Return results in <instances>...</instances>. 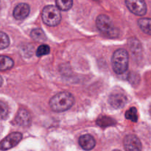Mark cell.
<instances>
[{
    "label": "cell",
    "mask_w": 151,
    "mask_h": 151,
    "mask_svg": "<svg viewBox=\"0 0 151 151\" xmlns=\"http://www.w3.org/2000/svg\"><path fill=\"white\" fill-rule=\"evenodd\" d=\"M75 103L73 95L69 92H60L55 94L50 101V106L55 112H63L69 110Z\"/></svg>",
    "instance_id": "1"
},
{
    "label": "cell",
    "mask_w": 151,
    "mask_h": 151,
    "mask_svg": "<svg viewBox=\"0 0 151 151\" xmlns=\"http://www.w3.org/2000/svg\"><path fill=\"white\" fill-rule=\"evenodd\" d=\"M129 56L128 52L123 49H119L114 52L111 58L112 68L115 73L122 75L128 68Z\"/></svg>",
    "instance_id": "2"
},
{
    "label": "cell",
    "mask_w": 151,
    "mask_h": 151,
    "mask_svg": "<svg viewBox=\"0 0 151 151\" xmlns=\"http://www.w3.org/2000/svg\"><path fill=\"white\" fill-rule=\"evenodd\" d=\"M96 25L102 33L105 34L110 38L118 36L119 30L114 26L111 19L106 15H100L97 18Z\"/></svg>",
    "instance_id": "3"
},
{
    "label": "cell",
    "mask_w": 151,
    "mask_h": 151,
    "mask_svg": "<svg viewBox=\"0 0 151 151\" xmlns=\"http://www.w3.org/2000/svg\"><path fill=\"white\" fill-rule=\"evenodd\" d=\"M60 9L53 5L46 6L42 10L41 17L46 24L50 27L57 26L61 20Z\"/></svg>",
    "instance_id": "4"
},
{
    "label": "cell",
    "mask_w": 151,
    "mask_h": 151,
    "mask_svg": "<svg viewBox=\"0 0 151 151\" xmlns=\"http://www.w3.org/2000/svg\"><path fill=\"white\" fill-rule=\"evenodd\" d=\"M128 10L137 16H144L147 12V5L145 0H125Z\"/></svg>",
    "instance_id": "5"
},
{
    "label": "cell",
    "mask_w": 151,
    "mask_h": 151,
    "mask_svg": "<svg viewBox=\"0 0 151 151\" xmlns=\"http://www.w3.org/2000/svg\"><path fill=\"white\" fill-rule=\"evenodd\" d=\"M22 135L21 133L13 132L9 134L7 137L1 142V149L2 150H9L12 147H15L22 140Z\"/></svg>",
    "instance_id": "6"
},
{
    "label": "cell",
    "mask_w": 151,
    "mask_h": 151,
    "mask_svg": "<svg viewBox=\"0 0 151 151\" xmlns=\"http://www.w3.org/2000/svg\"><path fill=\"white\" fill-rule=\"evenodd\" d=\"M124 147L126 151H142V143L135 135L130 134L124 139Z\"/></svg>",
    "instance_id": "7"
},
{
    "label": "cell",
    "mask_w": 151,
    "mask_h": 151,
    "mask_svg": "<svg viewBox=\"0 0 151 151\" xmlns=\"http://www.w3.org/2000/svg\"><path fill=\"white\" fill-rule=\"evenodd\" d=\"M127 97L125 94L122 93H113L110 95L109 102L111 106L114 109H118L124 107L127 103Z\"/></svg>",
    "instance_id": "8"
},
{
    "label": "cell",
    "mask_w": 151,
    "mask_h": 151,
    "mask_svg": "<svg viewBox=\"0 0 151 151\" xmlns=\"http://www.w3.org/2000/svg\"><path fill=\"white\" fill-rule=\"evenodd\" d=\"M29 13V6L26 3L19 4L13 10V16L17 20H23Z\"/></svg>",
    "instance_id": "9"
},
{
    "label": "cell",
    "mask_w": 151,
    "mask_h": 151,
    "mask_svg": "<svg viewBox=\"0 0 151 151\" xmlns=\"http://www.w3.org/2000/svg\"><path fill=\"white\" fill-rule=\"evenodd\" d=\"M31 117L29 114L26 110H20L15 118V123L19 126H27L30 124Z\"/></svg>",
    "instance_id": "10"
},
{
    "label": "cell",
    "mask_w": 151,
    "mask_h": 151,
    "mask_svg": "<svg viewBox=\"0 0 151 151\" xmlns=\"http://www.w3.org/2000/svg\"><path fill=\"white\" fill-rule=\"evenodd\" d=\"M79 144L81 147L84 150H90L94 148L96 142L92 136L89 135V134H85L80 137Z\"/></svg>",
    "instance_id": "11"
},
{
    "label": "cell",
    "mask_w": 151,
    "mask_h": 151,
    "mask_svg": "<svg viewBox=\"0 0 151 151\" xmlns=\"http://www.w3.org/2000/svg\"><path fill=\"white\" fill-rule=\"evenodd\" d=\"M138 24L140 29L146 34L151 35V19L142 18L139 19Z\"/></svg>",
    "instance_id": "12"
},
{
    "label": "cell",
    "mask_w": 151,
    "mask_h": 151,
    "mask_svg": "<svg viewBox=\"0 0 151 151\" xmlns=\"http://www.w3.org/2000/svg\"><path fill=\"white\" fill-rule=\"evenodd\" d=\"M97 124L99 126L102 128H106V127L112 126L116 124V121L109 116H100L97 120Z\"/></svg>",
    "instance_id": "13"
},
{
    "label": "cell",
    "mask_w": 151,
    "mask_h": 151,
    "mask_svg": "<svg viewBox=\"0 0 151 151\" xmlns=\"http://www.w3.org/2000/svg\"><path fill=\"white\" fill-rule=\"evenodd\" d=\"M13 66V60L7 56H1L0 58V69L1 71L10 69Z\"/></svg>",
    "instance_id": "14"
},
{
    "label": "cell",
    "mask_w": 151,
    "mask_h": 151,
    "mask_svg": "<svg viewBox=\"0 0 151 151\" xmlns=\"http://www.w3.org/2000/svg\"><path fill=\"white\" fill-rule=\"evenodd\" d=\"M30 35L32 39L36 41H45L47 40V36H46L44 32L39 28L32 29L31 31Z\"/></svg>",
    "instance_id": "15"
},
{
    "label": "cell",
    "mask_w": 151,
    "mask_h": 151,
    "mask_svg": "<svg viewBox=\"0 0 151 151\" xmlns=\"http://www.w3.org/2000/svg\"><path fill=\"white\" fill-rule=\"evenodd\" d=\"M56 5L60 10L67 11L72 8L73 0H56Z\"/></svg>",
    "instance_id": "16"
},
{
    "label": "cell",
    "mask_w": 151,
    "mask_h": 151,
    "mask_svg": "<svg viewBox=\"0 0 151 151\" xmlns=\"http://www.w3.org/2000/svg\"><path fill=\"white\" fill-rule=\"evenodd\" d=\"M125 117L126 119H130L132 122H137L138 120V116H137V110L135 107H132L128 109L125 113Z\"/></svg>",
    "instance_id": "17"
},
{
    "label": "cell",
    "mask_w": 151,
    "mask_h": 151,
    "mask_svg": "<svg viewBox=\"0 0 151 151\" xmlns=\"http://www.w3.org/2000/svg\"><path fill=\"white\" fill-rule=\"evenodd\" d=\"M0 38H1V43H0V48L1 50L7 48L10 44V38L8 35L5 34L4 32H1L0 33Z\"/></svg>",
    "instance_id": "18"
},
{
    "label": "cell",
    "mask_w": 151,
    "mask_h": 151,
    "mask_svg": "<svg viewBox=\"0 0 151 151\" xmlns=\"http://www.w3.org/2000/svg\"><path fill=\"white\" fill-rule=\"evenodd\" d=\"M50 52V48L48 45H46V44H43L41 45L38 49H37L36 51V55L38 57H41V56H44L45 55L49 54Z\"/></svg>",
    "instance_id": "19"
},
{
    "label": "cell",
    "mask_w": 151,
    "mask_h": 151,
    "mask_svg": "<svg viewBox=\"0 0 151 151\" xmlns=\"http://www.w3.org/2000/svg\"><path fill=\"white\" fill-rule=\"evenodd\" d=\"M0 107H1V118L3 119L7 116V114H8V109H7V106H6L3 102H1Z\"/></svg>",
    "instance_id": "20"
},
{
    "label": "cell",
    "mask_w": 151,
    "mask_h": 151,
    "mask_svg": "<svg viewBox=\"0 0 151 151\" xmlns=\"http://www.w3.org/2000/svg\"><path fill=\"white\" fill-rule=\"evenodd\" d=\"M113 151H120V150H113Z\"/></svg>",
    "instance_id": "21"
},
{
    "label": "cell",
    "mask_w": 151,
    "mask_h": 151,
    "mask_svg": "<svg viewBox=\"0 0 151 151\" xmlns=\"http://www.w3.org/2000/svg\"><path fill=\"white\" fill-rule=\"evenodd\" d=\"M150 115H151V109H150Z\"/></svg>",
    "instance_id": "22"
},
{
    "label": "cell",
    "mask_w": 151,
    "mask_h": 151,
    "mask_svg": "<svg viewBox=\"0 0 151 151\" xmlns=\"http://www.w3.org/2000/svg\"><path fill=\"white\" fill-rule=\"evenodd\" d=\"M95 1H98V0H95Z\"/></svg>",
    "instance_id": "23"
}]
</instances>
